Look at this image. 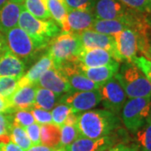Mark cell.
Here are the masks:
<instances>
[{"label": "cell", "mask_w": 151, "mask_h": 151, "mask_svg": "<svg viewBox=\"0 0 151 151\" xmlns=\"http://www.w3.org/2000/svg\"><path fill=\"white\" fill-rule=\"evenodd\" d=\"M104 108L118 114L126 102V94L118 80L113 76L98 89Z\"/></svg>", "instance_id": "cell-7"}, {"label": "cell", "mask_w": 151, "mask_h": 151, "mask_svg": "<svg viewBox=\"0 0 151 151\" xmlns=\"http://www.w3.org/2000/svg\"><path fill=\"white\" fill-rule=\"evenodd\" d=\"M25 68L24 61L12 54L9 50L0 59V76L21 77Z\"/></svg>", "instance_id": "cell-19"}, {"label": "cell", "mask_w": 151, "mask_h": 151, "mask_svg": "<svg viewBox=\"0 0 151 151\" xmlns=\"http://www.w3.org/2000/svg\"><path fill=\"white\" fill-rule=\"evenodd\" d=\"M58 70L70 84L72 92L98 90L102 86V84L91 81L83 75L76 62L63 65Z\"/></svg>", "instance_id": "cell-10"}, {"label": "cell", "mask_w": 151, "mask_h": 151, "mask_svg": "<svg viewBox=\"0 0 151 151\" xmlns=\"http://www.w3.org/2000/svg\"><path fill=\"white\" fill-rule=\"evenodd\" d=\"M23 4L9 1L0 9V33L5 35L8 31L18 26Z\"/></svg>", "instance_id": "cell-17"}, {"label": "cell", "mask_w": 151, "mask_h": 151, "mask_svg": "<svg viewBox=\"0 0 151 151\" xmlns=\"http://www.w3.org/2000/svg\"><path fill=\"white\" fill-rule=\"evenodd\" d=\"M18 26L45 48L47 47L50 40L60 32L59 26L54 20L39 19L31 15L24 8L20 13Z\"/></svg>", "instance_id": "cell-4"}, {"label": "cell", "mask_w": 151, "mask_h": 151, "mask_svg": "<svg viewBox=\"0 0 151 151\" xmlns=\"http://www.w3.org/2000/svg\"><path fill=\"white\" fill-rule=\"evenodd\" d=\"M55 149L50 148L48 146L43 145L40 144V145H32L26 151H55Z\"/></svg>", "instance_id": "cell-43"}, {"label": "cell", "mask_w": 151, "mask_h": 151, "mask_svg": "<svg viewBox=\"0 0 151 151\" xmlns=\"http://www.w3.org/2000/svg\"><path fill=\"white\" fill-rule=\"evenodd\" d=\"M10 1H14V2H16V3H19V4H23V2L24 0H10Z\"/></svg>", "instance_id": "cell-49"}, {"label": "cell", "mask_w": 151, "mask_h": 151, "mask_svg": "<svg viewBox=\"0 0 151 151\" xmlns=\"http://www.w3.org/2000/svg\"><path fill=\"white\" fill-rule=\"evenodd\" d=\"M9 136L11 142L15 144L24 151H26L32 146V143L29 140L26 131L22 127L12 124Z\"/></svg>", "instance_id": "cell-26"}, {"label": "cell", "mask_w": 151, "mask_h": 151, "mask_svg": "<svg viewBox=\"0 0 151 151\" xmlns=\"http://www.w3.org/2000/svg\"><path fill=\"white\" fill-rule=\"evenodd\" d=\"M101 103V96L98 90L85 92H71L65 94L60 100L70 107L72 113H79L90 110Z\"/></svg>", "instance_id": "cell-8"}, {"label": "cell", "mask_w": 151, "mask_h": 151, "mask_svg": "<svg viewBox=\"0 0 151 151\" xmlns=\"http://www.w3.org/2000/svg\"><path fill=\"white\" fill-rule=\"evenodd\" d=\"M113 145L114 139L109 135L96 139L80 136L65 149L67 151H107Z\"/></svg>", "instance_id": "cell-14"}, {"label": "cell", "mask_w": 151, "mask_h": 151, "mask_svg": "<svg viewBox=\"0 0 151 151\" xmlns=\"http://www.w3.org/2000/svg\"><path fill=\"white\" fill-rule=\"evenodd\" d=\"M36 85L48 89L57 95L72 92L68 81L61 75L59 70L55 69L54 67L45 70L39 78Z\"/></svg>", "instance_id": "cell-13"}, {"label": "cell", "mask_w": 151, "mask_h": 151, "mask_svg": "<svg viewBox=\"0 0 151 151\" xmlns=\"http://www.w3.org/2000/svg\"><path fill=\"white\" fill-rule=\"evenodd\" d=\"M145 19L146 21L148 23V24H149L151 28V13L150 14H145Z\"/></svg>", "instance_id": "cell-44"}, {"label": "cell", "mask_w": 151, "mask_h": 151, "mask_svg": "<svg viewBox=\"0 0 151 151\" xmlns=\"http://www.w3.org/2000/svg\"><path fill=\"white\" fill-rule=\"evenodd\" d=\"M47 48L54 68L58 70L63 65L76 62L83 46L78 34L63 32L51 39Z\"/></svg>", "instance_id": "cell-2"}, {"label": "cell", "mask_w": 151, "mask_h": 151, "mask_svg": "<svg viewBox=\"0 0 151 151\" xmlns=\"http://www.w3.org/2000/svg\"><path fill=\"white\" fill-rule=\"evenodd\" d=\"M9 1V0H0V9H1Z\"/></svg>", "instance_id": "cell-46"}, {"label": "cell", "mask_w": 151, "mask_h": 151, "mask_svg": "<svg viewBox=\"0 0 151 151\" xmlns=\"http://www.w3.org/2000/svg\"><path fill=\"white\" fill-rule=\"evenodd\" d=\"M30 113H32L35 122L40 125L53 124L51 113L50 111L40 109V108H33L30 109Z\"/></svg>", "instance_id": "cell-35"}, {"label": "cell", "mask_w": 151, "mask_h": 151, "mask_svg": "<svg viewBox=\"0 0 151 151\" xmlns=\"http://www.w3.org/2000/svg\"><path fill=\"white\" fill-rule=\"evenodd\" d=\"M125 29H130L127 23L117 19H95L91 29L114 36Z\"/></svg>", "instance_id": "cell-21"}, {"label": "cell", "mask_w": 151, "mask_h": 151, "mask_svg": "<svg viewBox=\"0 0 151 151\" xmlns=\"http://www.w3.org/2000/svg\"><path fill=\"white\" fill-rule=\"evenodd\" d=\"M37 85L20 86L11 96L8 97L13 112L18 110H30L34 108Z\"/></svg>", "instance_id": "cell-15"}, {"label": "cell", "mask_w": 151, "mask_h": 151, "mask_svg": "<svg viewBox=\"0 0 151 151\" xmlns=\"http://www.w3.org/2000/svg\"><path fill=\"white\" fill-rule=\"evenodd\" d=\"M12 124V113H0V143L10 142L9 132Z\"/></svg>", "instance_id": "cell-30"}, {"label": "cell", "mask_w": 151, "mask_h": 151, "mask_svg": "<svg viewBox=\"0 0 151 151\" xmlns=\"http://www.w3.org/2000/svg\"><path fill=\"white\" fill-rule=\"evenodd\" d=\"M14 113L11 108L10 103L8 97L0 96V113Z\"/></svg>", "instance_id": "cell-39"}, {"label": "cell", "mask_w": 151, "mask_h": 151, "mask_svg": "<svg viewBox=\"0 0 151 151\" xmlns=\"http://www.w3.org/2000/svg\"><path fill=\"white\" fill-rule=\"evenodd\" d=\"M55 151H67L65 150V148H62V147H56L55 149Z\"/></svg>", "instance_id": "cell-48"}, {"label": "cell", "mask_w": 151, "mask_h": 151, "mask_svg": "<svg viewBox=\"0 0 151 151\" xmlns=\"http://www.w3.org/2000/svg\"><path fill=\"white\" fill-rule=\"evenodd\" d=\"M54 67L53 60L48 54L44 55L19 81V87L25 85H36L39 78L45 70ZM18 87V88H19Z\"/></svg>", "instance_id": "cell-20"}, {"label": "cell", "mask_w": 151, "mask_h": 151, "mask_svg": "<svg viewBox=\"0 0 151 151\" xmlns=\"http://www.w3.org/2000/svg\"><path fill=\"white\" fill-rule=\"evenodd\" d=\"M81 135L76 126L63 124L60 127V139L58 147L65 148L79 138Z\"/></svg>", "instance_id": "cell-27"}, {"label": "cell", "mask_w": 151, "mask_h": 151, "mask_svg": "<svg viewBox=\"0 0 151 151\" xmlns=\"http://www.w3.org/2000/svg\"><path fill=\"white\" fill-rule=\"evenodd\" d=\"M139 145H135V144H124L121 143L117 145L113 146L112 148H110L107 151H139Z\"/></svg>", "instance_id": "cell-38"}, {"label": "cell", "mask_w": 151, "mask_h": 151, "mask_svg": "<svg viewBox=\"0 0 151 151\" xmlns=\"http://www.w3.org/2000/svg\"><path fill=\"white\" fill-rule=\"evenodd\" d=\"M67 11L92 10L95 0H64Z\"/></svg>", "instance_id": "cell-34"}, {"label": "cell", "mask_w": 151, "mask_h": 151, "mask_svg": "<svg viewBox=\"0 0 151 151\" xmlns=\"http://www.w3.org/2000/svg\"><path fill=\"white\" fill-rule=\"evenodd\" d=\"M78 35L84 49H103L108 51L116 61H121L113 35H104L92 29H86Z\"/></svg>", "instance_id": "cell-9"}, {"label": "cell", "mask_w": 151, "mask_h": 151, "mask_svg": "<svg viewBox=\"0 0 151 151\" xmlns=\"http://www.w3.org/2000/svg\"><path fill=\"white\" fill-rule=\"evenodd\" d=\"M26 131L28 137L30 142L32 143V145H40V125L37 123L31 124L24 128Z\"/></svg>", "instance_id": "cell-37"}, {"label": "cell", "mask_w": 151, "mask_h": 151, "mask_svg": "<svg viewBox=\"0 0 151 151\" xmlns=\"http://www.w3.org/2000/svg\"><path fill=\"white\" fill-rule=\"evenodd\" d=\"M59 96L60 95L55 94L48 89L37 86L34 108L50 111L54 108L55 103H57Z\"/></svg>", "instance_id": "cell-24"}, {"label": "cell", "mask_w": 151, "mask_h": 151, "mask_svg": "<svg viewBox=\"0 0 151 151\" xmlns=\"http://www.w3.org/2000/svg\"><path fill=\"white\" fill-rule=\"evenodd\" d=\"M71 109L70 107H68L67 105L63 104V103H60L57 106H55V108L52 109L51 112V116H52V121L53 124L55 125L59 126L60 128L64 124L65 120L66 117L71 113Z\"/></svg>", "instance_id": "cell-33"}, {"label": "cell", "mask_w": 151, "mask_h": 151, "mask_svg": "<svg viewBox=\"0 0 151 151\" xmlns=\"http://www.w3.org/2000/svg\"><path fill=\"white\" fill-rule=\"evenodd\" d=\"M151 97L129 98L123 107L122 118L125 127L136 134L146 124L150 110Z\"/></svg>", "instance_id": "cell-6"}, {"label": "cell", "mask_w": 151, "mask_h": 151, "mask_svg": "<svg viewBox=\"0 0 151 151\" xmlns=\"http://www.w3.org/2000/svg\"><path fill=\"white\" fill-rule=\"evenodd\" d=\"M60 128L55 124L40 125V144L50 148L59 146Z\"/></svg>", "instance_id": "cell-22"}, {"label": "cell", "mask_w": 151, "mask_h": 151, "mask_svg": "<svg viewBox=\"0 0 151 151\" xmlns=\"http://www.w3.org/2000/svg\"><path fill=\"white\" fill-rule=\"evenodd\" d=\"M114 77L129 98L151 97V83L133 62L125 61Z\"/></svg>", "instance_id": "cell-3"}, {"label": "cell", "mask_w": 151, "mask_h": 151, "mask_svg": "<svg viewBox=\"0 0 151 151\" xmlns=\"http://www.w3.org/2000/svg\"><path fill=\"white\" fill-rule=\"evenodd\" d=\"M114 61L111 54L103 49H84L77 57L76 63L85 67H98L112 64Z\"/></svg>", "instance_id": "cell-16"}, {"label": "cell", "mask_w": 151, "mask_h": 151, "mask_svg": "<svg viewBox=\"0 0 151 151\" xmlns=\"http://www.w3.org/2000/svg\"><path fill=\"white\" fill-rule=\"evenodd\" d=\"M150 3H151V0H150Z\"/></svg>", "instance_id": "cell-50"}, {"label": "cell", "mask_w": 151, "mask_h": 151, "mask_svg": "<svg viewBox=\"0 0 151 151\" xmlns=\"http://www.w3.org/2000/svg\"><path fill=\"white\" fill-rule=\"evenodd\" d=\"M12 119L13 124L24 129L35 123L32 113L29 110H18L12 113Z\"/></svg>", "instance_id": "cell-31"}, {"label": "cell", "mask_w": 151, "mask_h": 151, "mask_svg": "<svg viewBox=\"0 0 151 151\" xmlns=\"http://www.w3.org/2000/svg\"><path fill=\"white\" fill-rule=\"evenodd\" d=\"M146 123L151 124V104H150V113H149V116H148V119H147V122H146Z\"/></svg>", "instance_id": "cell-47"}, {"label": "cell", "mask_w": 151, "mask_h": 151, "mask_svg": "<svg viewBox=\"0 0 151 151\" xmlns=\"http://www.w3.org/2000/svg\"><path fill=\"white\" fill-rule=\"evenodd\" d=\"M79 67L82 74L88 79L103 85L118 73L119 70V62L114 61L112 64L98 67H85L81 65H79Z\"/></svg>", "instance_id": "cell-18"}, {"label": "cell", "mask_w": 151, "mask_h": 151, "mask_svg": "<svg viewBox=\"0 0 151 151\" xmlns=\"http://www.w3.org/2000/svg\"><path fill=\"white\" fill-rule=\"evenodd\" d=\"M119 125L117 114L107 109H96L78 115L76 127L81 136L96 139L109 135Z\"/></svg>", "instance_id": "cell-1"}, {"label": "cell", "mask_w": 151, "mask_h": 151, "mask_svg": "<svg viewBox=\"0 0 151 151\" xmlns=\"http://www.w3.org/2000/svg\"><path fill=\"white\" fill-rule=\"evenodd\" d=\"M96 18L92 10H70L67 12L66 23L63 32L80 34L91 29Z\"/></svg>", "instance_id": "cell-12"}, {"label": "cell", "mask_w": 151, "mask_h": 151, "mask_svg": "<svg viewBox=\"0 0 151 151\" xmlns=\"http://www.w3.org/2000/svg\"><path fill=\"white\" fill-rule=\"evenodd\" d=\"M77 120H78V115L77 113H71L66 117L64 124L65 125H72V126H76L77 124Z\"/></svg>", "instance_id": "cell-41"}, {"label": "cell", "mask_w": 151, "mask_h": 151, "mask_svg": "<svg viewBox=\"0 0 151 151\" xmlns=\"http://www.w3.org/2000/svg\"><path fill=\"white\" fill-rule=\"evenodd\" d=\"M8 50L22 60H28L45 49L19 26L4 35Z\"/></svg>", "instance_id": "cell-5"}, {"label": "cell", "mask_w": 151, "mask_h": 151, "mask_svg": "<svg viewBox=\"0 0 151 151\" xmlns=\"http://www.w3.org/2000/svg\"><path fill=\"white\" fill-rule=\"evenodd\" d=\"M0 151H24L20 149L13 142H9V143H0Z\"/></svg>", "instance_id": "cell-40"}, {"label": "cell", "mask_w": 151, "mask_h": 151, "mask_svg": "<svg viewBox=\"0 0 151 151\" xmlns=\"http://www.w3.org/2000/svg\"><path fill=\"white\" fill-rule=\"evenodd\" d=\"M23 6L34 17L41 20H53L47 8L46 0H24Z\"/></svg>", "instance_id": "cell-25"}, {"label": "cell", "mask_w": 151, "mask_h": 151, "mask_svg": "<svg viewBox=\"0 0 151 151\" xmlns=\"http://www.w3.org/2000/svg\"><path fill=\"white\" fill-rule=\"evenodd\" d=\"M47 8L50 12L51 19L54 20L57 25L64 29L66 23L67 9L64 0H46Z\"/></svg>", "instance_id": "cell-23"}, {"label": "cell", "mask_w": 151, "mask_h": 151, "mask_svg": "<svg viewBox=\"0 0 151 151\" xmlns=\"http://www.w3.org/2000/svg\"><path fill=\"white\" fill-rule=\"evenodd\" d=\"M133 63L137 65L145 74L151 83V60L146 59L145 56H137L133 60Z\"/></svg>", "instance_id": "cell-36"}, {"label": "cell", "mask_w": 151, "mask_h": 151, "mask_svg": "<svg viewBox=\"0 0 151 151\" xmlns=\"http://www.w3.org/2000/svg\"><path fill=\"white\" fill-rule=\"evenodd\" d=\"M145 58L146 59L151 60V40H150V48H149V52H148V55H147V56H146Z\"/></svg>", "instance_id": "cell-45"}, {"label": "cell", "mask_w": 151, "mask_h": 151, "mask_svg": "<svg viewBox=\"0 0 151 151\" xmlns=\"http://www.w3.org/2000/svg\"><path fill=\"white\" fill-rule=\"evenodd\" d=\"M113 37L121 61L133 62L139 51L137 33L132 29H125Z\"/></svg>", "instance_id": "cell-11"}, {"label": "cell", "mask_w": 151, "mask_h": 151, "mask_svg": "<svg viewBox=\"0 0 151 151\" xmlns=\"http://www.w3.org/2000/svg\"><path fill=\"white\" fill-rule=\"evenodd\" d=\"M130 9L139 12L144 14L151 13V3L150 0H117Z\"/></svg>", "instance_id": "cell-32"}, {"label": "cell", "mask_w": 151, "mask_h": 151, "mask_svg": "<svg viewBox=\"0 0 151 151\" xmlns=\"http://www.w3.org/2000/svg\"><path fill=\"white\" fill-rule=\"evenodd\" d=\"M7 50H8V47H7L4 35L0 33V59L2 58V56L4 55L5 54Z\"/></svg>", "instance_id": "cell-42"}, {"label": "cell", "mask_w": 151, "mask_h": 151, "mask_svg": "<svg viewBox=\"0 0 151 151\" xmlns=\"http://www.w3.org/2000/svg\"><path fill=\"white\" fill-rule=\"evenodd\" d=\"M139 147L142 151H151V124L146 123L136 133Z\"/></svg>", "instance_id": "cell-29"}, {"label": "cell", "mask_w": 151, "mask_h": 151, "mask_svg": "<svg viewBox=\"0 0 151 151\" xmlns=\"http://www.w3.org/2000/svg\"><path fill=\"white\" fill-rule=\"evenodd\" d=\"M20 77L0 76V96L8 97L11 96L19 87Z\"/></svg>", "instance_id": "cell-28"}]
</instances>
